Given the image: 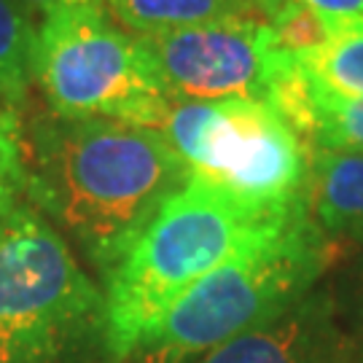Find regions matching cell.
<instances>
[{
    "mask_svg": "<svg viewBox=\"0 0 363 363\" xmlns=\"http://www.w3.org/2000/svg\"><path fill=\"white\" fill-rule=\"evenodd\" d=\"M19 6L43 16L60 11H105V0H19Z\"/></svg>",
    "mask_w": 363,
    "mask_h": 363,
    "instance_id": "17",
    "label": "cell"
},
{
    "mask_svg": "<svg viewBox=\"0 0 363 363\" xmlns=\"http://www.w3.org/2000/svg\"><path fill=\"white\" fill-rule=\"evenodd\" d=\"M105 9L138 38L220 19L261 16L253 0H105Z\"/></svg>",
    "mask_w": 363,
    "mask_h": 363,
    "instance_id": "10",
    "label": "cell"
},
{
    "mask_svg": "<svg viewBox=\"0 0 363 363\" xmlns=\"http://www.w3.org/2000/svg\"><path fill=\"white\" fill-rule=\"evenodd\" d=\"M138 40L169 100L247 97L269 103L272 81L286 57L264 16L220 19Z\"/></svg>",
    "mask_w": 363,
    "mask_h": 363,
    "instance_id": "7",
    "label": "cell"
},
{
    "mask_svg": "<svg viewBox=\"0 0 363 363\" xmlns=\"http://www.w3.org/2000/svg\"><path fill=\"white\" fill-rule=\"evenodd\" d=\"M253 3L261 11V16H267L280 3H298L318 13L334 33L345 30V27L363 25V0H253Z\"/></svg>",
    "mask_w": 363,
    "mask_h": 363,
    "instance_id": "16",
    "label": "cell"
},
{
    "mask_svg": "<svg viewBox=\"0 0 363 363\" xmlns=\"http://www.w3.org/2000/svg\"><path fill=\"white\" fill-rule=\"evenodd\" d=\"M194 363H358L325 291H310L288 310L205 352Z\"/></svg>",
    "mask_w": 363,
    "mask_h": 363,
    "instance_id": "8",
    "label": "cell"
},
{
    "mask_svg": "<svg viewBox=\"0 0 363 363\" xmlns=\"http://www.w3.org/2000/svg\"><path fill=\"white\" fill-rule=\"evenodd\" d=\"M301 202L334 245H363V151H310Z\"/></svg>",
    "mask_w": 363,
    "mask_h": 363,
    "instance_id": "9",
    "label": "cell"
},
{
    "mask_svg": "<svg viewBox=\"0 0 363 363\" xmlns=\"http://www.w3.org/2000/svg\"><path fill=\"white\" fill-rule=\"evenodd\" d=\"M27 191V162L22 151V132L13 111L0 108V229L22 205Z\"/></svg>",
    "mask_w": 363,
    "mask_h": 363,
    "instance_id": "14",
    "label": "cell"
},
{
    "mask_svg": "<svg viewBox=\"0 0 363 363\" xmlns=\"http://www.w3.org/2000/svg\"><path fill=\"white\" fill-rule=\"evenodd\" d=\"M191 169L154 127L46 116L33 127L27 194L108 274Z\"/></svg>",
    "mask_w": 363,
    "mask_h": 363,
    "instance_id": "1",
    "label": "cell"
},
{
    "mask_svg": "<svg viewBox=\"0 0 363 363\" xmlns=\"http://www.w3.org/2000/svg\"><path fill=\"white\" fill-rule=\"evenodd\" d=\"M294 132L304 145L334 148V151H363V97L323 94L307 81V103Z\"/></svg>",
    "mask_w": 363,
    "mask_h": 363,
    "instance_id": "12",
    "label": "cell"
},
{
    "mask_svg": "<svg viewBox=\"0 0 363 363\" xmlns=\"http://www.w3.org/2000/svg\"><path fill=\"white\" fill-rule=\"evenodd\" d=\"M38 30L19 0H0V97L22 103L33 84V54Z\"/></svg>",
    "mask_w": 363,
    "mask_h": 363,
    "instance_id": "13",
    "label": "cell"
},
{
    "mask_svg": "<svg viewBox=\"0 0 363 363\" xmlns=\"http://www.w3.org/2000/svg\"><path fill=\"white\" fill-rule=\"evenodd\" d=\"M33 81L60 118H111L159 130L169 108L143 43L118 30L105 11L43 16Z\"/></svg>",
    "mask_w": 363,
    "mask_h": 363,
    "instance_id": "6",
    "label": "cell"
},
{
    "mask_svg": "<svg viewBox=\"0 0 363 363\" xmlns=\"http://www.w3.org/2000/svg\"><path fill=\"white\" fill-rule=\"evenodd\" d=\"M264 19L272 30L277 49L291 54V57L318 49L334 33L318 13L298 6V3H280Z\"/></svg>",
    "mask_w": 363,
    "mask_h": 363,
    "instance_id": "15",
    "label": "cell"
},
{
    "mask_svg": "<svg viewBox=\"0 0 363 363\" xmlns=\"http://www.w3.org/2000/svg\"><path fill=\"white\" fill-rule=\"evenodd\" d=\"M294 62L318 91L363 97V25L331 33L318 49L294 54Z\"/></svg>",
    "mask_w": 363,
    "mask_h": 363,
    "instance_id": "11",
    "label": "cell"
},
{
    "mask_svg": "<svg viewBox=\"0 0 363 363\" xmlns=\"http://www.w3.org/2000/svg\"><path fill=\"white\" fill-rule=\"evenodd\" d=\"M301 205L261 210L191 175L103 277L105 363H127L148 328L223 261L274 232Z\"/></svg>",
    "mask_w": 363,
    "mask_h": 363,
    "instance_id": "2",
    "label": "cell"
},
{
    "mask_svg": "<svg viewBox=\"0 0 363 363\" xmlns=\"http://www.w3.org/2000/svg\"><path fill=\"white\" fill-rule=\"evenodd\" d=\"M355 358H358V363H363V318H361V337L355 342Z\"/></svg>",
    "mask_w": 363,
    "mask_h": 363,
    "instance_id": "18",
    "label": "cell"
},
{
    "mask_svg": "<svg viewBox=\"0 0 363 363\" xmlns=\"http://www.w3.org/2000/svg\"><path fill=\"white\" fill-rule=\"evenodd\" d=\"M105 298L65 237L22 202L0 229V363H73L103 345Z\"/></svg>",
    "mask_w": 363,
    "mask_h": 363,
    "instance_id": "4",
    "label": "cell"
},
{
    "mask_svg": "<svg viewBox=\"0 0 363 363\" xmlns=\"http://www.w3.org/2000/svg\"><path fill=\"white\" fill-rule=\"evenodd\" d=\"M334 250L301 202L274 232L189 288L148 328L127 363H194L307 296Z\"/></svg>",
    "mask_w": 363,
    "mask_h": 363,
    "instance_id": "3",
    "label": "cell"
},
{
    "mask_svg": "<svg viewBox=\"0 0 363 363\" xmlns=\"http://www.w3.org/2000/svg\"><path fill=\"white\" fill-rule=\"evenodd\" d=\"M159 132L191 175L261 210L301 199L310 148L264 100H169Z\"/></svg>",
    "mask_w": 363,
    "mask_h": 363,
    "instance_id": "5",
    "label": "cell"
}]
</instances>
